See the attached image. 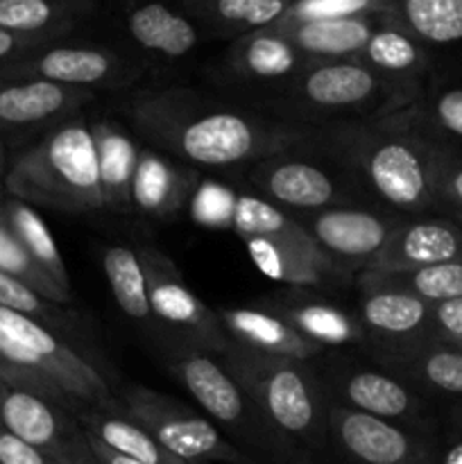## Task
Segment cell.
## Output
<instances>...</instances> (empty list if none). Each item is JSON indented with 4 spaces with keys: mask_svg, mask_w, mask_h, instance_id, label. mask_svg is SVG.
Listing matches in <instances>:
<instances>
[{
    "mask_svg": "<svg viewBox=\"0 0 462 464\" xmlns=\"http://www.w3.org/2000/svg\"><path fill=\"white\" fill-rule=\"evenodd\" d=\"M125 113L134 130L161 152L188 166L229 168L285 154L308 140L302 125H281L220 104L190 89H149L131 95Z\"/></svg>",
    "mask_w": 462,
    "mask_h": 464,
    "instance_id": "6da1fadb",
    "label": "cell"
},
{
    "mask_svg": "<svg viewBox=\"0 0 462 464\" xmlns=\"http://www.w3.org/2000/svg\"><path fill=\"white\" fill-rule=\"evenodd\" d=\"M320 136V148L344 166L361 172L371 188L392 207L408 213L435 208V188L442 159L451 145L442 143L415 107L380 121L333 122Z\"/></svg>",
    "mask_w": 462,
    "mask_h": 464,
    "instance_id": "7a4b0ae2",
    "label": "cell"
},
{
    "mask_svg": "<svg viewBox=\"0 0 462 464\" xmlns=\"http://www.w3.org/2000/svg\"><path fill=\"white\" fill-rule=\"evenodd\" d=\"M3 188L30 207L72 216L104 208L98 148L89 122L71 116L54 125L9 166Z\"/></svg>",
    "mask_w": 462,
    "mask_h": 464,
    "instance_id": "3957f363",
    "label": "cell"
},
{
    "mask_svg": "<svg viewBox=\"0 0 462 464\" xmlns=\"http://www.w3.org/2000/svg\"><path fill=\"white\" fill-rule=\"evenodd\" d=\"M419 95L421 91L380 77L361 62H311L276 86L270 104L306 127L380 121L415 107Z\"/></svg>",
    "mask_w": 462,
    "mask_h": 464,
    "instance_id": "277c9868",
    "label": "cell"
},
{
    "mask_svg": "<svg viewBox=\"0 0 462 464\" xmlns=\"http://www.w3.org/2000/svg\"><path fill=\"white\" fill-rule=\"evenodd\" d=\"M220 362L245 397L294 444L320 447L329 430V403L303 362L272 356L229 338Z\"/></svg>",
    "mask_w": 462,
    "mask_h": 464,
    "instance_id": "5b68a950",
    "label": "cell"
},
{
    "mask_svg": "<svg viewBox=\"0 0 462 464\" xmlns=\"http://www.w3.org/2000/svg\"><path fill=\"white\" fill-rule=\"evenodd\" d=\"M170 370L204 412L229 429L240 442L249 444V449L274 464H306L302 447L265 420L220 361L188 347L170 358Z\"/></svg>",
    "mask_w": 462,
    "mask_h": 464,
    "instance_id": "8992f818",
    "label": "cell"
},
{
    "mask_svg": "<svg viewBox=\"0 0 462 464\" xmlns=\"http://www.w3.org/2000/svg\"><path fill=\"white\" fill-rule=\"evenodd\" d=\"M118 411L188 464H258L243 449L222 438L213 421L168 394L134 385L125 390Z\"/></svg>",
    "mask_w": 462,
    "mask_h": 464,
    "instance_id": "52a82bcc",
    "label": "cell"
},
{
    "mask_svg": "<svg viewBox=\"0 0 462 464\" xmlns=\"http://www.w3.org/2000/svg\"><path fill=\"white\" fill-rule=\"evenodd\" d=\"M0 334L25 347L39 361L41 372L53 379L82 411L116 403L109 381L50 326L21 313L0 308Z\"/></svg>",
    "mask_w": 462,
    "mask_h": 464,
    "instance_id": "ba28073f",
    "label": "cell"
},
{
    "mask_svg": "<svg viewBox=\"0 0 462 464\" xmlns=\"http://www.w3.org/2000/svg\"><path fill=\"white\" fill-rule=\"evenodd\" d=\"M0 426L54 464H100L80 420L25 390L0 383Z\"/></svg>",
    "mask_w": 462,
    "mask_h": 464,
    "instance_id": "9c48e42d",
    "label": "cell"
},
{
    "mask_svg": "<svg viewBox=\"0 0 462 464\" xmlns=\"http://www.w3.org/2000/svg\"><path fill=\"white\" fill-rule=\"evenodd\" d=\"M139 258L148 281L152 315L188 340L193 349L220 356L229 343V335L222 329L217 313L184 284L179 270L166 254L152 247H140Z\"/></svg>",
    "mask_w": 462,
    "mask_h": 464,
    "instance_id": "30bf717a",
    "label": "cell"
},
{
    "mask_svg": "<svg viewBox=\"0 0 462 464\" xmlns=\"http://www.w3.org/2000/svg\"><path fill=\"white\" fill-rule=\"evenodd\" d=\"M140 77V66L109 48H80V45H48L30 57L0 68L5 82H53L72 89H122Z\"/></svg>",
    "mask_w": 462,
    "mask_h": 464,
    "instance_id": "8fae6325",
    "label": "cell"
},
{
    "mask_svg": "<svg viewBox=\"0 0 462 464\" xmlns=\"http://www.w3.org/2000/svg\"><path fill=\"white\" fill-rule=\"evenodd\" d=\"M297 222L338 266H342L340 261H349L362 263L365 267L371 258L379 256L399 227L392 218L362 208H326Z\"/></svg>",
    "mask_w": 462,
    "mask_h": 464,
    "instance_id": "7c38bea8",
    "label": "cell"
},
{
    "mask_svg": "<svg viewBox=\"0 0 462 464\" xmlns=\"http://www.w3.org/2000/svg\"><path fill=\"white\" fill-rule=\"evenodd\" d=\"M329 430L358 464H433L424 444L379 417L331 403Z\"/></svg>",
    "mask_w": 462,
    "mask_h": 464,
    "instance_id": "4fadbf2b",
    "label": "cell"
},
{
    "mask_svg": "<svg viewBox=\"0 0 462 464\" xmlns=\"http://www.w3.org/2000/svg\"><path fill=\"white\" fill-rule=\"evenodd\" d=\"M252 186L261 190L267 202L297 211H320L342 198L338 181L322 166L285 154H274L254 166Z\"/></svg>",
    "mask_w": 462,
    "mask_h": 464,
    "instance_id": "5bb4252c",
    "label": "cell"
},
{
    "mask_svg": "<svg viewBox=\"0 0 462 464\" xmlns=\"http://www.w3.org/2000/svg\"><path fill=\"white\" fill-rule=\"evenodd\" d=\"M462 258V227L448 218H419L399 222L379 256L367 263L370 272L415 270Z\"/></svg>",
    "mask_w": 462,
    "mask_h": 464,
    "instance_id": "9a60e30c",
    "label": "cell"
},
{
    "mask_svg": "<svg viewBox=\"0 0 462 464\" xmlns=\"http://www.w3.org/2000/svg\"><path fill=\"white\" fill-rule=\"evenodd\" d=\"M93 100L91 91L53 82L0 80V131L59 125Z\"/></svg>",
    "mask_w": 462,
    "mask_h": 464,
    "instance_id": "2e32d148",
    "label": "cell"
},
{
    "mask_svg": "<svg viewBox=\"0 0 462 464\" xmlns=\"http://www.w3.org/2000/svg\"><path fill=\"white\" fill-rule=\"evenodd\" d=\"M220 317L222 329L231 340L252 347L256 352L272 353V356L293 358L306 362L322 353L320 344L303 338L284 315L267 308H220L216 311Z\"/></svg>",
    "mask_w": 462,
    "mask_h": 464,
    "instance_id": "e0dca14e",
    "label": "cell"
},
{
    "mask_svg": "<svg viewBox=\"0 0 462 464\" xmlns=\"http://www.w3.org/2000/svg\"><path fill=\"white\" fill-rule=\"evenodd\" d=\"M243 243L254 266L267 279L293 288H320L331 279H340L344 270L317 245L272 243L265 238H249Z\"/></svg>",
    "mask_w": 462,
    "mask_h": 464,
    "instance_id": "ac0fdd59",
    "label": "cell"
},
{
    "mask_svg": "<svg viewBox=\"0 0 462 464\" xmlns=\"http://www.w3.org/2000/svg\"><path fill=\"white\" fill-rule=\"evenodd\" d=\"M231 72L240 80L263 82V84H285L294 75L308 66V57H303L284 34L272 27L249 32L238 36L231 50L226 53Z\"/></svg>",
    "mask_w": 462,
    "mask_h": 464,
    "instance_id": "d6986e66",
    "label": "cell"
},
{
    "mask_svg": "<svg viewBox=\"0 0 462 464\" xmlns=\"http://www.w3.org/2000/svg\"><path fill=\"white\" fill-rule=\"evenodd\" d=\"M380 18H349L285 25L274 23L272 30L284 34L308 62H356Z\"/></svg>",
    "mask_w": 462,
    "mask_h": 464,
    "instance_id": "ffe728a7",
    "label": "cell"
},
{
    "mask_svg": "<svg viewBox=\"0 0 462 464\" xmlns=\"http://www.w3.org/2000/svg\"><path fill=\"white\" fill-rule=\"evenodd\" d=\"M195 177L188 168L170 161L152 148L140 150L131 184V204L145 216L166 218L175 213L193 193Z\"/></svg>",
    "mask_w": 462,
    "mask_h": 464,
    "instance_id": "44dd1931",
    "label": "cell"
},
{
    "mask_svg": "<svg viewBox=\"0 0 462 464\" xmlns=\"http://www.w3.org/2000/svg\"><path fill=\"white\" fill-rule=\"evenodd\" d=\"M356 62H361L370 71L379 72L380 77L401 82V84L412 86L417 91H421V80L430 66L426 45H421L419 41H415L410 34L390 25V23H380L371 32L370 41L358 54Z\"/></svg>",
    "mask_w": 462,
    "mask_h": 464,
    "instance_id": "7402d4cb",
    "label": "cell"
},
{
    "mask_svg": "<svg viewBox=\"0 0 462 464\" xmlns=\"http://www.w3.org/2000/svg\"><path fill=\"white\" fill-rule=\"evenodd\" d=\"M82 429L109 449L139 464H188L168 451L161 442L118 411V401L107 408H84L77 415Z\"/></svg>",
    "mask_w": 462,
    "mask_h": 464,
    "instance_id": "603a6c76",
    "label": "cell"
},
{
    "mask_svg": "<svg viewBox=\"0 0 462 464\" xmlns=\"http://www.w3.org/2000/svg\"><path fill=\"white\" fill-rule=\"evenodd\" d=\"M91 131H93L95 148H98L104 208L118 213L131 211L134 208L131 184H134L140 150L120 127L109 121L93 122Z\"/></svg>",
    "mask_w": 462,
    "mask_h": 464,
    "instance_id": "cb8c5ba5",
    "label": "cell"
},
{
    "mask_svg": "<svg viewBox=\"0 0 462 464\" xmlns=\"http://www.w3.org/2000/svg\"><path fill=\"white\" fill-rule=\"evenodd\" d=\"M380 23L399 27L421 45L462 41V0H385Z\"/></svg>",
    "mask_w": 462,
    "mask_h": 464,
    "instance_id": "d4e9b609",
    "label": "cell"
},
{
    "mask_svg": "<svg viewBox=\"0 0 462 464\" xmlns=\"http://www.w3.org/2000/svg\"><path fill=\"white\" fill-rule=\"evenodd\" d=\"M362 322L385 338L406 340L417 344L428 338L433 306L421 299L394 290H362Z\"/></svg>",
    "mask_w": 462,
    "mask_h": 464,
    "instance_id": "484cf974",
    "label": "cell"
},
{
    "mask_svg": "<svg viewBox=\"0 0 462 464\" xmlns=\"http://www.w3.org/2000/svg\"><path fill=\"white\" fill-rule=\"evenodd\" d=\"M358 284L362 290H394V293L412 295L430 306H438V304L462 297V258L438 263V266L415 267V270H362Z\"/></svg>",
    "mask_w": 462,
    "mask_h": 464,
    "instance_id": "4316f807",
    "label": "cell"
},
{
    "mask_svg": "<svg viewBox=\"0 0 462 464\" xmlns=\"http://www.w3.org/2000/svg\"><path fill=\"white\" fill-rule=\"evenodd\" d=\"M130 36L145 53L161 54L166 59H179L197 45V27L175 9L161 3H148L136 7L127 16Z\"/></svg>",
    "mask_w": 462,
    "mask_h": 464,
    "instance_id": "83f0119b",
    "label": "cell"
},
{
    "mask_svg": "<svg viewBox=\"0 0 462 464\" xmlns=\"http://www.w3.org/2000/svg\"><path fill=\"white\" fill-rule=\"evenodd\" d=\"M3 211L9 227H12V231L16 234L18 243L23 245L27 256L34 261V266L39 267L57 288L72 295L71 275H68L66 263H63L62 254H59V247L57 243H54L53 234H50L48 225H45L43 218L36 213V208L21 202V199L5 195Z\"/></svg>",
    "mask_w": 462,
    "mask_h": 464,
    "instance_id": "f1b7e54d",
    "label": "cell"
},
{
    "mask_svg": "<svg viewBox=\"0 0 462 464\" xmlns=\"http://www.w3.org/2000/svg\"><path fill=\"white\" fill-rule=\"evenodd\" d=\"M344 408L379 417V420H403L417 412L419 401L399 379L380 372H353L342 381Z\"/></svg>",
    "mask_w": 462,
    "mask_h": 464,
    "instance_id": "f546056e",
    "label": "cell"
},
{
    "mask_svg": "<svg viewBox=\"0 0 462 464\" xmlns=\"http://www.w3.org/2000/svg\"><path fill=\"white\" fill-rule=\"evenodd\" d=\"M86 7L89 5L62 0H0V30L59 41Z\"/></svg>",
    "mask_w": 462,
    "mask_h": 464,
    "instance_id": "4dcf8cb0",
    "label": "cell"
},
{
    "mask_svg": "<svg viewBox=\"0 0 462 464\" xmlns=\"http://www.w3.org/2000/svg\"><path fill=\"white\" fill-rule=\"evenodd\" d=\"M234 231L243 240L265 238L272 243L317 245L294 218L258 195H238L234 211Z\"/></svg>",
    "mask_w": 462,
    "mask_h": 464,
    "instance_id": "1f68e13d",
    "label": "cell"
},
{
    "mask_svg": "<svg viewBox=\"0 0 462 464\" xmlns=\"http://www.w3.org/2000/svg\"><path fill=\"white\" fill-rule=\"evenodd\" d=\"M288 5L284 0H204L188 3L186 9L207 25L234 30L243 36L279 23L288 12Z\"/></svg>",
    "mask_w": 462,
    "mask_h": 464,
    "instance_id": "d6a6232c",
    "label": "cell"
},
{
    "mask_svg": "<svg viewBox=\"0 0 462 464\" xmlns=\"http://www.w3.org/2000/svg\"><path fill=\"white\" fill-rule=\"evenodd\" d=\"M102 267L120 311L131 320H149L152 311H149L148 299V281H145L139 252L113 245L104 252Z\"/></svg>",
    "mask_w": 462,
    "mask_h": 464,
    "instance_id": "836d02e7",
    "label": "cell"
},
{
    "mask_svg": "<svg viewBox=\"0 0 462 464\" xmlns=\"http://www.w3.org/2000/svg\"><path fill=\"white\" fill-rule=\"evenodd\" d=\"M279 315H284L303 338L311 343L326 347V344H347L356 343L361 338V329L356 322L342 313L340 308L322 302H297L284 304L274 308Z\"/></svg>",
    "mask_w": 462,
    "mask_h": 464,
    "instance_id": "e575fe53",
    "label": "cell"
},
{
    "mask_svg": "<svg viewBox=\"0 0 462 464\" xmlns=\"http://www.w3.org/2000/svg\"><path fill=\"white\" fill-rule=\"evenodd\" d=\"M403 367L428 388L444 394H462V349L421 340L408 344L401 358Z\"/></svg>",
    "mask_w": 462,
    "mask_h": 464,
    "instance_id": "d590c367",
    "label": "cell"
},
{
    "mask_svg": "<svg viewBox=\"0 0 462 464\" xmlns=\"http://www.w3.org/2000/svg\"><path fill=\"white\" fill-rule=\"evenodd\" d=\"M0 272L12 275L14 279L23 281V284L30 285L34 293H39L41 297H45L48 302L59 304V306H68V304H71L72 295L57 288V285L34 266V261L27 256L23 245L18 243L16 234H14L12 227H9L7 218H5L3 199H0Z\"/></svg>",
    "mask_w": 462,
    "mask_h": 464,
    "instance_id": "8d00e7d4",
    "label": "cell"
},
{
    "mask_svg": "<svg viewBox=\"0 0 462 464\" xmlns=\"http://www.w3.org/2000/svg\"><path fill=\"white\" fill-rule=\"evenodd\" d=\"M383 9L385 0H299L288 5V12L279 23L297 25V23L349 21V18H380Z\"/></svg>",
    "mask_w": 462,
    "mask_h": 464,
    "instance_id": "74e56055",
    "label": "cell"
},
{
    "mask_svg": "<svg viewBox=\"0 0 462 464\" xmlns=\"http://www.w3.org/2000/svg\"><path fill=\"white\" fill-rule=\"evenodd\" d=\"M0 308L32 317V320L50 326L53 331L68 322L66 308L48 302L39 293H34L30 285L14 279L12 275H5V272H0Z\"/></svg>",
    "mask_w": 462,
    "mask_h": 464,
    "instance_id": "f35d334b",
    "label": "cell"
},
{
    "mask_svg": "<svg viewBox=\"0 0 462 464\" xmlns=\"http://www.w3.org/2000/svg\"><path fill=\"white\" fill-rule=\"evenodd\" d=\"M0 383L12 385V388H18V390H25V392L45 399V401L57 403V406L66 408V411L72 412L75 417L82 412V408L77 406V403L72 401V399L68 397V394L63 392L53 379H48V376L41 374V372L27 370V367H21L16 365V362L7 361L3 353H0Z\"/></svg>",
    "mask_w": 462,
    "mask_h": 464,
    "instance_id": "ab89813d",
    "label": "cell"
},
{
    "mask_svg": "<svg viewBox=\"0 0 462 464\" xmlns=\"http://www.w3.org/2000/svg\"><path fill=\"white\" fill-rule=\"evenodd\" d=\"M236 199L238 195L231 193L226 186L207 181L195 190L190 211H193L195 220L207 227H231L234 225Z\"/></svg>",
    "mask_w": 462,
    "mask_h": 464,
    "instance_id": "60d3db41",
    "label": "cell"
},
{
    "mask_svg": "<svg viewBox=\"0 0 462 464\" xmlns=\"http://www.w3.org/2000/svg\"><path fill=\"white\" fill-rule=\"evenodd\" d=\"M435 208H442L448 220L462 227V157L453 148L447 150L439 166Z\"/></svg>",
    "mask_w": 462,
    "mask_h": 464,
    "instance_id": "b9f144b4",
    "label": "cell"
},
{
    "mask_svg": "<svg viewBox=\"0 0 462 464\" xmlns=\"http://www.w3.org/2000/svg\"><path fill=\"white\" fill-rule=\"evenodd\" d=\"M424 118L435 131L462 140V86H451L435 93Z\"/></svg>",
    "mask_w": 462,
    "mask_h": 464,
    "instance_id": "7bdbcfd3",
    "label": "cell"
},
{
    "mask_svg": "<svg viewBox=\"0 0 462 464\" xmlns=\"http://www.w3.org/2000/svg\"><path fill=\"white\" fill-rule=\"evenodd\" d=\"M426 340L448 344V347H460L462 344V297L433 306V313H430L428 338Z\"/></svg>",
    "mask_w": 462,
    "mask_h": 464,
    "instance_id": "ee69618b",
    "label": "cell"
},
{
    "mask_svg": "<svg viewBox=\"0 0 462 464\" xmlns=\"http://www.w3.org/2000/svg\"><path fill=\"white\" fill-rule=\"evenodd\" d=\"M53 44H57V41L39 39V36H21L0 30V68L18 62V59L30 57L32 53H36L41 48H48Z\"/></svg>",
    "mask_w": 462,
    "mask_h": 464,
    "instance_id": "f6af8a7d",
    "label": "cell"
},
{
    "mask_svg": "<svg viewBox=\"0 0 462 464\" xmlns=\"http://www.w3.org/2000/svg\"><path fill=\"white\" fill-rule=\"evenodd\" d=\"M0 464H54L43 453L0 426Z\"/></svg>",
    "mask_w": 462,
    "mask_h": 464,
    "instance_id": "bcb514c9",
    "label": "cell"
},
{
    "mask_svg": "<svg viewBox=\"0 0 462 464\" xmlns=\"http://www.w3.org/2000/svg\"><path fill=\"white\" fill-rule=\"evenodd\" d=\"M86 438H89L91 449H93L95 458H98L100 464H139V462L130 460V458L120 456V453L113 451V449H109L107 444H102L98 438H93L91 433H86Z\"/></svg>",
    "mask_w": 462,
    "mask_h": 464,
    "instance_id": "7dc6e473",
    "label": "cell"
},
{
    "mask_svg": "<svg viewBox=\"0 0 462 464\" xmlns=\"http://www.w3.org/2000/svg\"><path fill=\"white\" fill-rule=\"evenodd\" d=\"M439 464H462V440L457 444H453V447L444 453L442 462Z\"/></svg>",
    "mask_w": 462,
    "mask_h": 464,
    "instance_id": "c3c4849f",
    "label": "cell"
},
{
    "mask_svg": "<svg viewBox=\"0 0 462 464\" xmlns=\"http://www.w3.org/2000/svg\"><path fill=\"white\" fill-rule=\"evenodd\" d=\"M3 190H5V188H3V186H0V199H3V198H5V195H3Z\"/></svg>",
    "mask_w": 462,
    "mask_h": 464,
    "instance_id": "681fc988",
    "label": "cell"
},
{
    "mask_svg": "<svg viewBox=\"0 0 462 464\" xmlns=\"http://www.w3.org/2000/svg\"><path fill=\"white\" fill-rule=\"evenodd\" d=\"M456 349H462V344H460V347H456Z\"/></svg>",
    "mask_w": 462,
    "mask_h": 464,
    "instance_id": "f907efd6",
    "label": "cell"
},
{
    "mask_svg": "<svg viewBox=\"0 0 462 464\" xmlns=\"http://www.w3.org/2000/svg\"><path fill=\"white\" fill-rule=\"evenodd\" d=\"M460 415H462V411H460Z\"/></svg>",
    "mask_w": 462,
    "mask_h": 464,
    "instance_id": "816d5d0a",
    "label": "cell"
}]
</instances>
